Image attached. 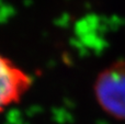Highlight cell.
<instances>
[{
	"label": "cell",
	"instance_id": "6da1fadb",
	"mask_svg": "<svg viewBox=\"0 0 125 124\" xmlns=\"http://www.w3.org/2000/svg\"><path fill=\"white\" fill-rule=\"evenodd\" d=\"M93 91L101 109L116 120H125V59H120L101 70Z\"/></svg>",
	"mask_w": 125,
	"mask_h": 124
},
{
	"label": "cell",
	"instance_id": "7a4b0ae2",
	"mask_svg": "<svg viewBox=\"0 0 125 124\" xmlns=\"http://www.w3.org/2000/svg\"><path fill=\"white\" fill-rule=\"evenodd\" d=\"M32 79L12 61L0 55V112L18 103L30 89Z\"/></svg>",
	"mask_w": 125,
	"mask_h": 124
}]
</instances>
